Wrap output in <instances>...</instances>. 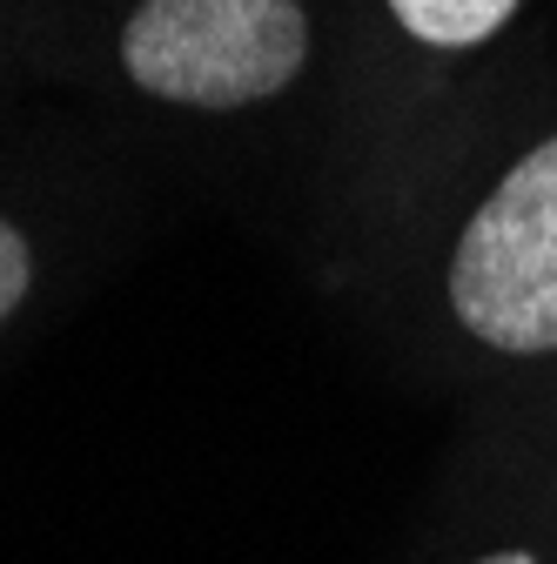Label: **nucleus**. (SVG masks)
Instances as JSON below:
<instances>
[{
    "label": "nucleus",
    "instance_id": "obj_1",
    "mask_svg": "<svg viewBox=\"0 0 557 564\" xmlns=\"http://www.w3.org/2000/svg\"><path fill=\"white\" fill-rule=\"evenodd\" d=\"M309 61V14L296 0H142L121 21L128 82L175 108H255Z\"/></svg>",
    "mask_w": 557,
    "mask_h": 564
},
{
    "label": "nucleus",
    "instance_id": "obj_2",
    "mask_svg": "<svg viewBox=\"0 0 557 564\" xmlns=\"http://www.w3.org/2000/svg\"><path fill=\"white\" fill-rule=\"evenodd\" d=\"M457 323L511 357L557 349V134L504 169L450 256Z\"/></svg>",
    "mask_w": 557,
    "mask_h": 564
},
{
    "label": "nucleus",
    "instance_id": "obj_3",
    "mask_svg": "<svg viewBox=\"0 0 557 564\" xmlns=\"http://www.w3.org/2000/svg\"><path fill=\"white\" fill-rule=\"evenodd\" d=\"M524 0H390V14L409 41L424 47H477L491 41Z\"/></svg>",
    "mask_w": 557,
    "mask_h": 564
},
{
    "label": "nucleus",
    "instance_id": "obj_4",
    "mask_svg": "<svg viewBox=\"0 0 557 564\" xmlns=\"http://www.w3.org/2000/svg\"><path fill=\"white\" fill-rule=\"evenodd\" d=\"M28 282H34V249H28V236H21L8 216H0V323L21 310Z\"/></svg>",
    "mask_w": 557,
    "mask_h": 564
},
{
    "label": "nucleus",
    "instance_id": "obj_5",
    "mask_svg": "<svg viewBox=\"0 0 557 564\" xmlns=\"http://www.w3.org/2000/svg\"><path fill=\"white\" fill-rule=\"evenodd\" d=\"M477 564H537L531 551H491V557H477Z\"/></svg>",
    "mask_w": 557,
    "mask_h": 564
}]
</instances>
